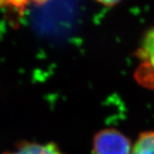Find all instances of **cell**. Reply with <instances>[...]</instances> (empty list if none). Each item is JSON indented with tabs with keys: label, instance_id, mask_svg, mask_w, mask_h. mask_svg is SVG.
<instances>
[{
	"label": "cell",
	"instance_id": "cell-1",
	"mask_svg": "<svg viewBox=\"0 0 154 154\" xmlns=\"http://www.w3.org/2000/svg\"><path fill=\"white\" fill-rule=\"evenodd\" d=\"M133 144L127 135L116 128H104L94 135L93 154H131Z\"/></svg>",
	"mask_w": 154,
	"mask_h": 154
},
{
	"label": "cell",
	"instance_id": "cell-2",
	"mask_svg": "<svg viewBox=\"0 0 154 154\" xmlns=\"http://www.w3.org/2000/svg\"><path fill=\"white\" fill-rule=\"evenodd\" d=\"M140 65L135 72V78L140 85L154 89V27L144 33L137 49Z\"/></svg>",
	"mask_w": 154,
	"mask_h": 154
},
{
	"label": "cell",
	"instance_id": "cell-3",
	"mask_svg": "<svg viewBox=\"0 0 154 154\" xmlns=\"http://www.w3.org/2000/svg\"><path fill=\"white\" fill-rule=\"evenodd\" d=\"M4 154H64L54 142L23 141Z\"/></svg>",
	"mask_w": 154,
	"mask_h": 154
},
{
	"label": "cell",
	"instance_id": "cell-4",
	"mask_svg": "<svg viewBox=\"0 0 154 154\" xmlns=\"http://www.w3.org/2000/svg\"><path fill=\"white\" fill-rule=\"evenodd\" d=\"M131 154H154V130L145 131L138 136Z\"/></svg>",
	"mask_w": 154,
	"mask_h": 154
},
{
	"label": "cell",
	"instance_id": "cell-5",
	"mask_svg": "<svg viewBox=\"0 0 154 154\" xmlns=\"http://www.w3.org/2000/svg\"><path fill=\"white\" fill-rule=\"evenodd\" d=\"M6 6H11L17 11H24L29 0H4Z\"/></svg>",
	"mask_w": 154,
	"mask_h": 154
},
{
	"label": "cell",
	"instance_id": "cell-6",
	"mask_svg": "<svg viewBox=\"0 0 154 154\" xmlns=\"http://www.w3.org/2000/svg\"><path fill=\"white\" fill-rule=\"evenodd\" d=\"M96 1L99 2V4L111 7V6H114L116 5H117L121 0H96Z\"/></svg>",
	"mask_w": 154,
	"mask_h": 154
},
{
	"label": "cell",
	"instance_id": "cell-7",
	"mask_svg": "<svg viewBox=\"0 0 154 154\" xmlns=\"http://www.w3.org/2000/svg\"><path fill=\"white\" fill-rule=\"evenodd\" d=\"M32 1L38 5H44L46 2H48V0H32Z\"/></svg>",
	"mask_w": 154,
	"mask_h": 154
},
{
	"label": "cell",
	"instance_id": "cell-8",
	"mask_svg": "<svg viewBox=\"0 0 154 154\" xmlns=\"http://www.w3.org/2000/svg\"><path fill=\"white\" fill-rule=\"evenodd\" d=\"M3 7H5V1L4 0H0V8H3Z\"/></svg>",
	"mask_w": 154,
	"mask_h": 154
}]
</instances>
